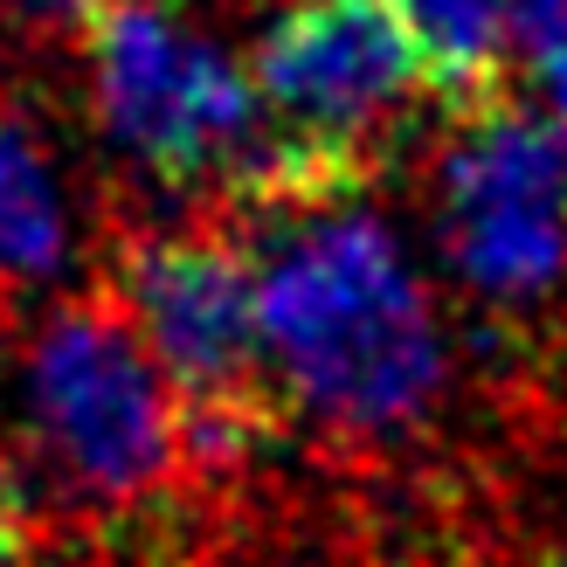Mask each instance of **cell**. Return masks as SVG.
<instances>
[{"label": "cell", "mask_w": 567, "mask_h": 567, "mask_svg": "<svg viewBox=\"0 0 567 567\" xmlns=\"http://www.w3.org/2000/svg\"><path fill=\"white\" fill-rule=\"evenodd\" d=\"M243 221L270 381L332 436L409 430L443 388V332L388 221L360 202Z\"/></svg>", "instance_id": "6da1fadb"}, {"label": "cell", "mask_w": 567, "mask_h": 567, "mask_svg": "<svg viewBox=\"0 0 567 567\" xmlns=\"http://www.w3.org/2000/svg\"><path fill=\"white\" fill-rule=\"evenodd\" d=\"M249 83L270 118V159L229 202L236 215L353 202L381 138L436 91L388 0H291L264 28Z\"/></svg>", "instance_id": "7a4b0ae2"}, {"label": "cell", "mask_w": 567, "mask_h": 567, "mask_svg": "<svg viewBox=\"0 0 567 567\" xmlns=\"http://www.w3.org/2000/svg\"><path fill=\"white\" fill-rule=\"evenodd\" d=\"M104 291L174 388L187 471L249 464L277 430L249 249L221 229H138L111 249Z\"/></svg>", "instance_id": "3957f363"}, {"label": "cell", "mask_w": 567, "mask_h": 567, "mask_svg": "<svg viewBox=\"0 0 567 567\" xmlns=\"http://www.w3.org/2000/svg\"><path fill=\"white\" fill-rule=\"evenodd\" d=\"M28 436L70 505H146L187 471L181 402L111 291L55 305L28 339Z\"/></svg>", "instance_id": "277c9868"}, {"label": "cell", "mask_w": 567, "mask_h": 567, "mask_svg": "<svg viewBox=\"0 0 567 567\" xmlns=\"http://www.w3.org/2000/svg\"><path fill=\"white\" fill-rule=\"evenodd\" d=\"M97 125L166 187H221L257 181L270 153V118L249 70L208 28H194L174 0H111L83 28Z\"/></svg>", "instance_id": "5b68a950"}, {"label": "cell", "mask_w": 567, "mask_h": 567, "mask_svg": "<svg viewBox=\"0 0 567 567\" xmlns=\"http://www.w3.org/2000/svg\"><path fill=\"white\" fill-rule=\"evenodd\" d=\"M436 236L477 298L540 305L567 284V132L498 91L464 104L436 159Z\"/></svg>", "instance_id": "8992f818"}, {"label": "cell", "mask_w": 567, "mask_h": 567, "mask_svg": "<svg viewBox=\"0 0 567 567\" xmlns=\"http://www.w3.org/2000/svg\"><path fill=\"white\" fill-rule=\"evenodd\" d=\"M70 257V202L42 132L0 104V291L49 284Z\"/></svg>", "instance_id": "52a82bcc"}, {"label": "cell", "mask_w": 567, "mask_h": 567, "mask_svg": "<svg viewBox=\"0 0 567 567\" xmlns=\"http://www.w3.org/2000/svg\"><path fill=\"white\" fill-rule=\"evenodd\" d=\"M388 8L402 14V28L422 49V70L443 97H457V111L492 97L505 55L519 49L513 0H388Z\"/></svg>", "instance_id": "ba28073f"}, {"label": "cell", "mask_w": 567, "mask_h": 567, "mask_svg": "<svg viewBox=\"0 0 567 567\" xmlns=\"http://www.w3.org/2000/svg\"><path fill=\"white\" fill-rule=\"evenodd\" d=\"M111 0H0V28L14 35H83Z\"/></svg>", "instance_id": "9c48e42d"}, {"label": "cell", "mask_w": 567, "mask_h": 567, "mask_svg": "<svg viewBox=\"0 0 567 567\" xmlns=\"http://www.w3.org/2000/svg\"><path fill=\"white\" fill-rule=\"evenodd\" d=\"M533 91H540L547 118L567 132V14L547 28L540 42H533Z\"/></svg>", "instance_id": "30bf717a"}, {"label": "cell", "mask_w": 567, "mask_h": 567, "mask_svg": "<svg viewBox=\"0 0 567 567\" xmlns=\"http://www.w3.org/2000/svg\"><path fill=\"white\" fill-rule=\"evenodd\" d=\"M28 505H21V485L0 477V567H28Z\"/></svg>", "instance_id": "8fae6325"}]
</instances>
